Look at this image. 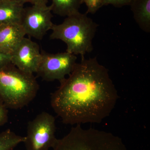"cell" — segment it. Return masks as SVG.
Returning <instances> with one entry per match:
<instances>
[{
    "label": "cell",
    "instance_id": "1",
    "mask_svg": "<svg viewBox=\"0 0 150 150\" xmlns=\"http://www.w3.org/2000/svg\"><path fill=\"white\" fill-rule=\"evenodd\" d=\"M51 94L55 113L67 125L100 123L108 117L118 98L108 70L96 57L82 58Z\"/></svg>",
    "mask_w": 150,
    "mask_h": 150
},
{
    "label": "cell",
    "instance_id": "2",
    "mask_svg": "<svg viewBox=\"0 0 150 150\" xmlns=\"http://www.w3.org/2000/svg\"><path fill=\"white\" fill-rule=\"evenodd\" d=\"M98 26L87 13L79 12L67 17L61 24H54L50 37L62 40L67 45V52L83 58L93 50V40Z\"/></svg>",
    "mask_w": 150,
    "mask_h": 150
},
{
    "label": "cell",
    "instance_id": "3",
    "mask_svg": "<svg viewBox=\"0 0 150 150\" xmlns=\"http://www.w3.org/2000/svg\"><path fill=\"white\" fill-rule=\"evenodd\" d=\"M39 89L33 74L21 71L11 63L0 69V101L6 108L17 110L25 107Z\"/></svg>",
    "mask_w": 150,
    "mask_h": 150
},
{
    "label": "cell",
    "instance_id": "4",
    "mask_svg": "<svg viewBox=\"0 0 150 150\" xmlns=\"http://www.w3.org/2000/svg\"><path fill=\"white\" fill-rule=\"evenodd\" d=\"M53 150H127L121 138L110 132L76 125L58 139Z\"/></svg>",
    "mask_w": 150,
    "mask_h": 150
},
{
    "label": "cell",
    "instance_id": "5",
    "mask_svg": "<svg viewBox=\"0 0 150 150\" xmlns=\"http://www.w3.org/2000/svg\"><path fill=\"white\" fill-rule=\"evenodd\" d=\"M56 119L47 112L38 114L28 122L24 142L26 150H49L55 146L58 139L56 136Z\"/></svg>",
    "mask_w": 150,
    "mask_h": 150
},
{
    "label": "cell",
    "instance_id": "6",
    "mask_svg": "<svg viewBox=\"0 0 150 150\" xmlns=\"http://www.w3.org/2000/svg\"><path fill=\"white\" fill-rule=\"evenodd\" d=\"M76 61V55L67 51L54 54L42 51L35 74L44 81L61 82L72 72Z\"/></svg>",
    "mask_w": 150,
    "mask_h": 150
},
{
    "label": "cell",
    "instance_id": "7",
    "mask_svg": "<svg viewBox=\"0 0 150 150\" xmlns=\"http://www.w3.org/2000/svg\"><path fill=\"white\" fill-rule=\"evenodd\" d=\"M51 5H33L24 8L21 21L26 35L41 40L54 25Z\"/></svg>",
    "mask_w": 150,
    "mask_h": 150
},
{
    "label": "cell",
    "instance_id": "8",
    "mask_svg": "<svg viewBox=\"0 0 150 150\" xmlns=\"http://www.w3.org/2000/svg\"><path fill=\"white\" fill-rule=\"evenodd\" d=\"M11 56L14 66L22 71L33 74L40 64L41 52L37 43L25 37Z\"/></svg>",
    "mask_w": 150,
    "mask_h": 150
},
{
    "label": "cell",
    "instance_id": "9",
    "mask_svg": "<svg viewBox=\"0 0 150 150\" xmlns=\"http://www.w3.org/2000/svg\"><path fill=\"white\" fill-rule=\"evenodd\" d=\"M25 35L21 23L0 25V51L11 56Z\"/></svg>",
    "mask_w": 150,
    "mask_h": 150
},
{
    "label": "cell",
    "instance_id": "10",
    "mask_svg": "<svg viewBox=\"0 0 150 150\" xmlns=\"http://www.w3.org/2000/svg\"><path fill=\"white\" fill-rule=\"evenodd\" d=\"M24 8V5L16 0L0 1V25L20 23Z\"/></svg>",
    "mask_w": 150,
    "mask_h": 150
},
{
    "label": "cell",
    "instance_id": "11",
    "mask_svg": "<svg viewBox=\"0 0 150 150\" xmlns=\"http://www.w3.org/2000/svg\"><path fill=\"white\" fill-rule=\"evenodd\" d=\"M135 21L143 31L150 32V0H133L130 5Z\"/></svg>",
    "mask_w": 150,
    "mask_h": 150
},
{
    "label": "cell",
    "instance_id": "12",
    "mask_svg": "<svg viewBox=\"0 0 150 150\" xmlns=\"http://www.w3.org/2000/svg\"><path fill=\"white\" fill-rule=\"evenodd\" d=\"M52 12L62 17L70 16L79 12L82 0H51Z\"/></svg>",
    "mask_w": 150,
    "mask_h": 150
},
{
    "label": "cell",
    "instance_id": "13",
    "mask_svg": "<svg viewBox=\"0 0 150 150\" xmlns=\"http://www.w3.org/2000/svg\"><path fill=\"white\" fill-rule=\"evenodd\" d=\"M25 137L17 135L10 129L0 134V150H13L23 143Z\"/></svg>",
    "mask_w": 150,
    "mask_h": 150
},
{
    "label": "cell",
    "instance_id": "14",
    "mask_svg": "<svg viewBox=\"0 0 150 150\" xmlns=\"http://www.w3.org/2000/svg\"><path fill=\"white\" fill-rule=\"evenodd\" d=\"M87 8V13L94 14L103 6V0H82Z\"/></svg>",
    "mask_w": 150,
    "mask_h": 150
},
{
    "label": "cell",
    "instance_id": "15",
    "mask_svg": "<svg viewBox=\"0 0 150 150\" xmlns=\"http://www.w3.org/2000/svg\"><path fill=\"white\" fill-rule=\"evenodd\" d=\"M133 0H103V5H111L116 7L130 5Z\"/></svg>",
    "mask_w": 150,
    "mask_h": 150
},
{
    "label": "cell",
    "instance_id": "16",
    "mask_svg": "<svg viewBox=\"0 0 150 150\" xmlns=\"http://www.w3.org/2000/svg\"><path fill=\"white\" fill-rule=\"evenodd\" d=\"M8 115L6 108L0 101V126L5 124L8 121Z\"/></svg>",
    "mask_w": 150,
    "mask_h": 150
},
{
    "label": "cell",
    "instance_id": "17",
    "mask_svg": "<svg viewBox=\"0 0 150 150\" xmlns=\"http://www.w3.org/2000/svg\"><path fill=\"white\" fill-rule=\"evenodd\" d=\"M11 63V56L3 54L0 51V69Z\"/></svg>",
    "mask_w": 150,
    "mask_h": 150
},
{
    "label": "cell",
    "instance_id": "18",
    "mask_svg": "<svg viewBox=\"0 0 150 150\" xmlns=\"http://www.w3.org/2000/svg\"><path fill=\"white\" fill-rule=\"evenodd\" d=\"M18 2L24 5L25 3H29L32 5L47 4L48 1L50 0H16Z\"/></svg>",
    "mask_w": 150,
    "mask_h": 150
},
{
    "label": "cell",
    "instance_id": "19",
    "mask_svg": "<svg viewBox=\"0 0 150 150\" xmlns=\"http://www.w3.org/2000/svg\"><path fill=\"white\" fill-rule=\"evenodd\" d=\"M5 1V0H0V1Z\"/></svg>",
    "mask_w": 150,
    "mask_h": 150
},
{
    "label": "cell",
    "instance_id": "20",
    "mask_svg": "<svg viewBox=\"0 0 150 150\" xmlns=\"http://www.w3.org/2000/svg\"></svg>",
    "mask_w": 150,
    "mask_h": 150
}]
</instances>
